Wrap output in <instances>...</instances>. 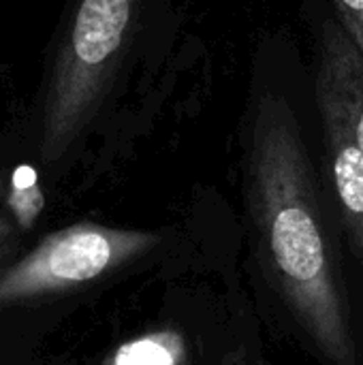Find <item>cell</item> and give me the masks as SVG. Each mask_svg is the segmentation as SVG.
<instances>
[{"label": "cell", "mask_w": 363, "mask_h": 365, "mask_svg": "<svg viewBox=\"0 0 363 365\" xmlns=\"http://www.w3.org/2000/svg\"><path fill=\"white\" fill-rule=\"evenodd\" d=\"M250 212L274 287L327 365H359L342 284L295 113L282 96H261L250 133Z\"/></svg>", "instance_id": "1"}, {"label": "cell", "mask_w": 363, "mask_h": 365, "mask_svg": "<svg viewBox=\"0 0 363 365\" xmlns=\"http://www.w3.org/2000/svg\"><path fill=\"white\" fill-rule=\"evenodd\" d=\"M141 0H77L60 43L43 107L41 156L60 160L92 120Z\"/></svg>", "instance_id": "2"}, {"label": "cell", "mask_w": 363, "mask_h": 365, "mask_svg": "<svg viewBox=\"0 0 363 365\" xmlns=\"http://www.w3.org/2000/svg\"><path fill=\"white\" fill-rule=\"evenodd\" d=\"M143 229L75 222L45 235L0 272V310L34 306L92 284L158 246Z\"/></svg>", "instance_id": "3"}, {"label": "cell", "mask_w": 363, "mask_h": 365, "mask_svg": "<svg viewBox=\"0 0 363 365\" xmlns=\"http://www.w3.org/2000/svg\"><path fill=\"white\" fill-rule=\"evenodd\" d=\"M317 103L321 111L336 199L353 250L363 265V152L338 96L319 77Z\"/></svg>", "instance_id": "4"}, {"label": "cell", "mask_w": 363, "mask_h": 365, "mask_svg": "<svg viewBox=\"0 0 363 365\" xmlns=\"http://www.w3.org/2000/svg\"><path fill=\"white\" fill-rule=\"evenodd\" d=\"M317 77L338 96L363 152V56L336 19L323 21Z\"/></svg>", "instance_id": "5"}, {"label": "cell", "mask_w": 363, "mask_h": 365, "mask_svg": "<svg viewBox=\"0 0 363 365\" xmlns=\"http://www.w3.org/2000/svg\"><path fill=\"white\" fill-rule=\"evenodd\" d=\"M103 365H188V344L175 329H156L122 342Z\"/></svg>", "instance_id": "6"}, {"label": "cell", "mask_w": 363, "mask_h": 365, "mask_svg": "<svg viewBox=\"0 0 363 365\" xmlns=\"http://www.w3.org/2000/svg\"><path fill=\"white\" fill-rule=\"evenodd\" d=\"M4 203L13 216V225L17 227V231L26 233L34 229L36 220L41 218L45 210V195L39 184V175L34 167L19 165L11 173Z\"/></svg>", "instance_id": "7"}, {"label": "cell", "mask_w": 363, "mask_h": 365, "mask_svg": "<svg viewBox=\"0 0 363 365\" xmlns=\"http://www.w3.org/2000/svg\"><path fill=\"white\" fill-rule=\"evenodd\" d=\"M338 17L363 56V0H334Z\"/></svg>", "instance_id": "8"}, {"label": "cell", "mask_w": 363, "mask_h": 365, "mask_svg": "<svg viewBox=\"0 0 363 365\" xmlns=\"http://www.w3.org/2000/svg\"><path fill=\"white\" fill-rule=\"evenodd\" d=\"M17 250V227L0 216V272L11 265V257Z\"/></svg>", "instance_id": "9"}, {"label": "cell", "mask_w": 363, "mask_h": 365, "mask_svg": "<svg viewBox=\"0 0 363 365\" xmlns=\"http://www.w3.org/2000/svg\"><path fill=\"white\" fill-rule=\"evenodd\" d=\"M6 190H9V180L4 178V173L0 169V203L6 201Z\"/></svg>", "instance_id": "10"}]
</instances>
